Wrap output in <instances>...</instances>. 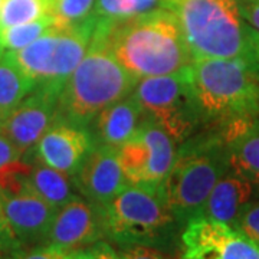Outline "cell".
<instances>
[{
    "instance_id": "29",
    "label": "cell",
    "mask_w": 259,
    "mask_h": 259,
    "mask_svg": "<svg viewBox=\"0 0 259 259\" xmlns=\"http://www.w3.org/2000/svg\"><path fill=\"white\" fill-rule=\"evenodd\" d=\"M117 252L108 242L98 241L90 246L72 250L71 259H112Z\"/></svg>"
},
{
    "instance_id": "27",
    "label": "cell",
    "mask_w": 259,
    "mask_h": 259,
    "mask_svg": "<svg viewBox=\"0 0 259 259\" xmlns=\"http://www.w3.org/2000/svg\"><path fill=\"white\" fill-rule=\"evenodd\" d=\"M25 248L19 243L16 236L13 235V232L10 229L3 202L0 197V253H18Z\"/></svg>"
},
{
    "instance_id": "6",
    "label": "cell",
    "mask_w": 259,
    "mask_h": 259,
    "mask_svg": "<svg viewBox=\"0 0 259 259\" xmlns=\"http://www.w3.org/2000/svg\"><path fill=\"white\" fill-rule=\"evenodd\" d=\"M166 8L179 19L193 61L246 58L248 25L236 0H173Z\"/></svg>"
},
{
    "instance_id": "17",
    "label": "cell",
    "mask_w": 259,
    "mask_h": 259,
    "mask_svg": "<svg viewBox=\"0 0 259 259\" xmlns=\"http://www.w3.org/2000/svg\"><path fill=\"white\" fill-rule=\"evenodd\" d=\"M253 194L255 190L250 182L229 168L212 189L200 216L233 226Z\"/></svg>"
},
{
    "instance_id": "32",
    "label": "cell",
    "mask_w": 259,
    "mask_h": 259,
    "mask_svg": "<svg viewBox=\"0 0 259 259\" xmlns=\"http://www.w3.org/2000/svg\"><path fill=\"white\" fill-rule=\"evenodd\" d=\"M259 78V32L248 25V55L245 58Z\"/></svg>"
},
{
    "instance_id": "25",
    "label": "cell",
    "mask_w": 259,
    "mask_h": 259,
    "mask_svg": "<svg viewBox=\"0 0 259 259\" xmlns=\"http://www.w3.org/2000/svg\"><path fill=\"white\" fill-rule=\"evenodd\" d=\"M233 228L259 243V200H250L243 206Z\"/></svg>"
},
{
    "instance_id": "37",
    "label": "cell",
    "mask_w": 259,
    "mask_h": 259,
    "mask_svg": "<svg viewBox=\"0 0 259 259\" xmlns=\"http://www.w3.org/2000/svg\"><path fill=\"white\" fill-rule=\"evenodd\" d=\"M2 3H3V0H0V8H2Z\"/></svg>"
},
{
    "instance_id": "7",
    "label": "cell",
    "mask_w": 259,
    "mask_h": 259,
    "mask_svg": "<svg viewBox=\"0 0 259 259\" xmlns=\"http://www.w3.org/2000/svg\"><path fill=\"white\" fill-rule=\"evenodd\" d=\"M95 23L97 19L93 16L79 25H55L33 44L12 52V55L35 88L61 93L87 54Z\"/></svg>"
},
{
    "instance_id": "4",
    "label": "cell",
    "mask_w": 259,
    "mask_h": 259,
    "mask_svg": "<svg viewBox=\"0 0 259 259\" xmlns=\"http://www.w3.org/2000/svg\"><path fill=\"white\" fill-rule=\"evenodd\" d=\"M186 72L203 124L259 114V78L246 59H196Z\"/></svg>"
},
{
    "instance_id": "8",
    "label": "cell",
    "mask_w": 259,
    "mask_h": 259,
    "mask_svg": "<svg viewBox=\"0 0 259 259\" xmlns=\"http://www.w3.org/2000/svg\"><path fill=\"white\" fill-rule=\"evenodd\" d=\"M133 95L150 120L182 144L203 125L186 69L170 75L141 78Z\"/></svg>"
},
{
    "instance_id": "34",
    "label": "cell",
    "mask_w": 259,
    "mask_h": 259,
    "mask_svg": "<svg viewBox=\"0 0 259 259\" xmlns=\"http://www.w3.org/2000/svg\"><path fill=\"white\" fill-rule=\"evenodd\" d=\"M6 51H5V48H3V42H2V32H0V56L3 55Z\"/></svg>"
},
{
    "instance_id": "10",
    "label": "cell",
    "mask_w": 259,
    "mask_h": 259,
    "mask_svg": "<svg viewBox=\"0 0 259 259\" xmlns=\"http://www.w3.org/2000/svg\"><path fill=\"white\" fill-rule=\"evenodd\" d=\"M59 93L49 88H35L0 124V133L25 156L37 144L55 122Z\"/></svg>"
},
{
    "instance_id": "1",
    "label": "cell",
    "mask_w": 259,
    "mask_h": 259,
    "mask_svg": "<svg viewBox=\"0 0 259 259\" xmlns=\"http://www.w3.org/2000/svg\"><path fill=\"white\" fill-rule=\"evenodd\" d=\"M93 36L137 79L176 74L193 62L179 19L167 8L124 20L97 19Z\"/></svg>"
},
{
    "instance_id": "15",
    "label": "cell",
    "mask_w": 259,
    "mask_h": 259,
    "mask_svg": "<svg viewBox=\"0 0 259 259\" xmlns=\"http://www.w3.org/2000/svg\"><path fill=\"white\" fill-rule=\"evenodd\" d=\"M228 150L229 168L245 177L259 193V114L214 125Z\"/></svg>"
},
{
    "instance_id": "13",
    "label": "cell",
    "mask_w": 259,
    "mask_h": 259,
    "mask_svg": "<svg viewBox=\"0 0 259 259\" xmlns=\"http://www.w3.org/2000/svg\"><path fill=\"white\" fill-rule=\"evenodd\" d=\"M5 213L13 235L26 249L47 241L56 210L26 185L16 193H0Z\"/></svg>"
},
{
    "instance_id": "36",
    "label": "cell",
    "mask_w": 259,
    "mask_h": 259,
    "mask_svg": "<svg viewBox=\"0 0 259 259\" xmlns=\"http://www.w3.org/2000/svg\"><path fill=\"white\" fill-rule=\"evenodd\" d=\"M170 2H173V0H164V8H166L167 3H170Z\"/></svg>"
},
{
    "instance_id": "28",
    "label": "cell",
    "mask_w": 259,
    "mask_h": 259,
    "mask_svg": "<svg viewBox=\"0 0 259 259\" xmlns=\"http://www.w3.org/2000/svg\"><path fill=\"white\" fill-rule=\"evenodd\" d=\"M71 255H72L71 250H65L54 245L42 243V245L22 250L19 259H71Z\"/></svg>"
},
{
    "instance_id": "20",
    "label": "cell",
    "mask_w": 259,
    "mask_h": 259,
    "mask_svg": "<svg viewBox=\"0 0 259 259\" xmlns=\"http://www.w3.org/2000/svg\"><path fill=\"white\" fill-rule=\"evenodd\" d=\"M118 158L124 177L127 179L128 185L160 187L154 186L153 182L151 150L139 133H136L133 139H130L118 148Z\"/></svg>"
},
{
    "instance_id": "18",
    "label": "cell",
    "mask_w": 259,
    "mask_h": 259,
    "mask_svg": "<svg viewBox=\"0 0 259 259\" xmlns=\"http://www.w3.org/2000/svg\"><path fill=\"white\" fill-rule=\"evenodd\" d=\"M28 185L55 209L62 207L78 196L74 177L48 166L37 158H33Z\"/></svg>"
},
{
    "instance_id": "31",
    "label": "cell",
    "mask_w": 259,
    "mask_h": 259,
    "mask_svg": "<svg viewBox=\"0 0 259 259\" xmlns=\"http://www.w3.org/2000/svg\"><path fill=\"white\" fill-rule=\"evenodd\" d=\"M22 157L23 154L19 151L18 147L5 134L0 133V168L9 166L10 163L18 161Z\"/></svg>"
},
{
    "instance_id": "24",
    "label": "cell",
    "mask_w": 259,
    "mask_h": 259,
    "mask_svg": "<svg viewBox=\"0 0 259 259\" xmlns=\"http://www.w3.org/2000/svg\"><path fill=\"white\" fill-rule=\"evenodd\" d=\"M97 0H54L56 25H79L93 18Z\"/></svg>"
},
{
    "instance_id": "23",
    "label": "cell",
    "mask_w": 259,
    "mask_h": 259,
    "mask_svg": "<svg viewBox=\"0 0 259 259\" xmlns=\"http://www.w3.org/2000/svg\"><path fill=\"white\" fill-rule=\"evenodd\" d=\"M55 25V18L47 16V18H40L28 23L0 29L3 48L5 51H9V52L20 51L23 48L29 47L30 44H33L36 39H39L44 33H47L48 30L54 28Z\"/></svg>"
},
{
    "instance_id": "19",
    "label": "cell",
    "mask_w": 259,
    "mask_h": 259,
    "mask_svg": "<svg viewBox=\"0 0 259 259\" xmlns=\"http://www.w3.org/2000/svg\"><path fill=\"white\" fill-rule=\"evenodd\" d=\"M35 90V83L6 51L0 56V124Z\"/></svg>"
},
{
    "instance_id": "2",
    "label": "cell",
    "mask_w": 259,
    "mask_h": 259,
    "mask_svg": "<svg viewBox=\"0 0 259 259\" xmlns=\"http://www.w3.org/2000/svg\"><path fill=\"white\" fill-rule=\"evenodd\" d=\"M137 82L108 48L91 36L87 54L59 93L56 120L87 128L98 112L133 94Z\"/></svg>"
},
{
    "instance_id": "21",
    "label": "cell",
    "mask_w": 259,
    "mask_h": 259,
    "mask_svg": "<svg viewBox=\"0 0 259 259\" xmlns=\"http://www.w3.org/2000/svg\"><path fill=\"white\" fill-rule=\"evenodd\" d=\"M54 16V0H3L0 29Z\"/></svg>"
},
{
    "instance_id": "5",
    "label": "cell",
    "mask_w": 259,
    "mask_h": 259,
    "mask_svg": "<svg viewBox=\"0 0 259 259\" xmlns=\"http://www.w3.org/2000/svg\"><path fill=\"white\" fill-rule=\"evenodd\" d=\"M105 239L124 245H147L171 253L183 228L170 212L160 187L128 185L100 206Z\"/></svg>"
},
{
    "instance_id": "16",
    "label": "cell",
    "mask_w": 259,
    "mask_h": 259,
    "mask_svg": "<svg viewBox=\"0 0 259 259\" xmlns=\"http://www.w3.org/2000/svg\"><path fill=\"white\" fill-rule=\"evenodd\" d=\"M147 115L133 94L98 112L87 127L94 144L120 148L133 139Z\"/></svg>"
},
{
    "instance_id": "11",
    "label": "cell",
    "mask_w": 259,
    "mask_h": 259,
    "mask_svg": "<svg viewBox=\"0 0 259 259\" xmlns=\"http://www.w3.org/2000/svg\"><path fill=\"white\" fill-rule=\"evenodd\" d=\"M105 239L100 206L76 196L56 210L45 243L76 250Z\"/></svg>"
},
{
    "instance_id": "3",
    "label": "cell",
    "mask_w": 259,
    "mask_h": 259,
    "mask_svg": "<svg viewBox=\"0 0 259 259\" xmlns=\"http://www.w3.org/2000/svg\"><path fill=\"white\" fill-rule=\"evenodd\" d=\"M228 170V150L216 128L197 133L179 146L160 189L182 228L202 214L212 189Z\"/></svg>"
},
{
    "instance_id": "12",
    "label": "cell",
    "mask_w": 259,
    "mask_h": 259,
    "mask_svg": "<svg viewBox=\"0 0 259 259\" xmlns=\"http://www.w3.org/2000/svg\"><path fill=\"white\" fill-rule=\"evenodd\" d=\"M94 146L93 136L88 128L55 120L33 150L25 156L37 158L48 166L74 177Z\"/></svg>"
},
{
    "instance_id": "26",
    "label": "cell",
    "mask_w": 259,
    "mask_h": 259,
    "mask_svg": "<svg viewBox=\"0 0 259 259\" xmlns=\"http://www.w3.org/2000/svg\"><path fill=\"white\" fill-rule=\"evenodd\" d=\"M121 259H176L164 250L147 245H124L118 252Z\"/></svg>"
},
{
    "instance_id": "30",
    "label": "cell",
    "mask_w": 259,
    "mask_h": 259,
    "mask_svg": "<svg viewBox=\"0 0 259 259\" xmlns=\"http://www.w3.org/2000/svg\"><path fill=\"white\" fill-rule=\"evenodd\" d=\"M242 19L259 32V0H236Z\"/></svg>"
},
{
    "instance_id": "22",
    "label": "cell",
    "mask_w": 259,
    "mask_h": 259,
    "mask_svg": "<svg viewBox=\"0 0 259 259\" xmlns=\"http://www.w3.org/2000/svg\"><path fill=\"white\" fill-rule=\"evenodd\" d=\"M164 8V0H97L94 18L102 20H124Z\"/></svg>"
},
{
    "instance_id": "9",
    "label": "cell",
    "mask_w": 259,
    "mask_h": 259,
    "mask_svg": "<svg viewBox=\"0 0 259 259\" xmlns=\"http://www.w3.org/2000/svg\"><path fill=\"white\" fill-rule=\"evenodd\" d=\"M180 252L182 259H259V243L231 225L197 216L182 231Z\"/></svg>"
},
{
    "instance_id": "14",
    "label": "cell",
    "mask_w": 259,
    "mask_h": 259,
    "mask_svg": "<svg viewBox=\"0 0 259 259\" xmlns=\"http://www.w3.org/2000/svg\"><path fill=\"white\" fill-rule=\"evenodd\" d=\"M76 192L93 203L102 206L112 200L128 182L124 177L118 148L95 144L74 176Z\"/></svg>"
},
{
    "instance_id": "33",
    "label": "cell",
    "mask_w": 259,
    "mask_h": 259,
    "mask_svg": "<svg viewBox=\"0 0 259 259\" xmlns=\"http://www.w3.org/2000/svg\"><path fill=\"white\" fill-rule=\"evenodd\" d=\"M20 252H18V253H0V259H19Z\"/></svg>"
},
{
    "instance_id": "35",
    "label": "cell",
    "mask_w": 259,
    "mask_h": 259,
    "mask_svg": "<svg viewBox=\"0 0 259 259\" xmlns=\"http://www.w3.org/2000/svg\"><path fill=\"white\" fill-rule=\"evenodd\" d=\"M112 259H121V258H120V255H118V252H117V253L114 255V258H112Z\"/></svg>"
}]
</instances>
